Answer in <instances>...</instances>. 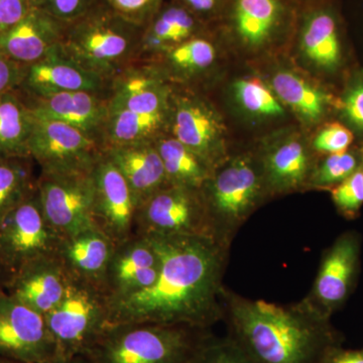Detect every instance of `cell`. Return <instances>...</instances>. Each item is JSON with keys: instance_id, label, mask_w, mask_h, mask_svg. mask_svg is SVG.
<instances>
[{"instance_id": "1", "label": "cell", "mask_w": 363, "mask_h": 363, "mask_svg": "<svg viewBox=\"0 0 363 363\" xmlns=\"http://www.w3.org/2000/svg\"><path fill=\"white\" fill-rule=\"evenodd\" d=\"M160 260L152 286L107 300V326L186 325L209 329L222 320L230 247L206 238L145 236Z\"/></svg>"}, {"instance_id": "2", "label": "cell", "mask_w": 363, "mask_h": 363, "mask_svg": "<svg viewBox=\"0 0 363 363\" xmlns=\"http://www.w3.org/2000/svg\"><path fill=\"white\" fill-rule=\"evenodd\" d=\"M230 340L252 363H324L336 350L330 318L303 298L293 304L252 300L224 289Z\"/></svg>"}, {"instance_id": "3", "label": "cell", "mask_w": 363, "mask_h": 363, "mask_svg": "<svg viewBox=\"0 0 363 363\" xmlns=\"http://www.w3.org/2000/svg\"><path fill=\"white\" fill-rule=\"evenodd\" d=\"M143 30L98 0L87 13L67 25L61 48L86 70L111 81L138 61Z\"/></svg>"}, {"instance_id": "4", "label": "cell", "mask_w": 363, "mask_h": 363, "mask_svg": "<svg viewBox=\"0 0 363 363\" xmlns=\"http://www.w3.org/2000/svg\"><path fill=\"white\" fill-rule=\"evenodd\" d=\"M210 336L186 325H111L85 353L98 363H197Z\"/></svg>"}, {"instance_id": "5", "label": "cell", "mask_w": 363, "mask_h": 363, "mask_svg": "<svg viewBox=\"0 0 363 363\" xmlns=\"http://www.w3.org/2000/svg\"><path fill=\"white\" fill-rule=\"evenodd\" d=\"M218 242L231 247L236 234L269 199L255 152L231 155L201 189Z\"/></svg>"}, {"instance_id": "6", "label": "cell", "mask_w": 363, "mask_h": 363, "mask_svg": "<svg viewBox=\"0 0 363 363\" xmlns=\"http://www.w3.org/2000/svg\"><path fill=\"white\" fill-rule=\"evenodd\" d=\"M293 40L310 68L339 88L358 63L351 57L352 39L342 0H316L301 6Z\"/></svg>"}, {"instance_id": "7", "label": "cell", "mask_w": 363, "mask_h": 363, "mask_svg": "<svg viewBox=\"0 0 363 363\" xmlns=\"http://www.w3.org/2000/svg\"><path fill=\"white\" fill-rule=\"evenodd\" d=\"M300 9L294 0H229L211 30L241 51L269 52L294 39Z\"/></svg>"}, {"instance_id": "8", "label": "cell", "mask_w": 363, "mask_h": 363, "mask_svg": "<svg viewBox=\"0 0 363 363\" xmlns=\"http://www.w3.org/2000/svg\"><path fill=\"white\" fill-rule=\"evenodd\" d=\"M57 348V357L68 360L87 352L107 326V297L95 286L72 279L65 297L45 315Z\"/></svg>"}, {"instance_id": "9", "label": "cell", "mask_w": 363, "mask_h": 363, "mask_svg": "<svg viewBox=\"0 0 363 363\" xmlns=\"http://www.w3.org/2000/svg\"><path fill=\"white\" fill-rule=\"evenodd\" d=\"M135 235L217 240L201 190L169 184L138 205Z\"/></svg>"}, {"instance_id": "10", "label": "cell", "mask_w": 363, "mask_h": 363, "mask_svg": "<svg viewBox=\"0 0 363 363\" xmlns=\"http://www.w3.org/2000/svg\"><path fill=\"white\" fill-rule=\"evenodd\" d=\"M168 133L213 169L231 156L223 119L212 102L200 91L174 87Z\"/></svg>"}, {"instance_id": "11", "label": "cell", "mask_w": 363, "mask_h": 363, "mask_svg": "<svg viewBox=\"0 0 363 363\" xmlns=\"http://www.w3.org/2000/svg\"><path fill=\"white\" fill-rule=\"evenodd\" d=\"M61 241L45 219L37 186L0 221V264L13 277L33 260L58 255Z\"/></svg>"}, {"instance_id": "12", "label": "cell", "mask_w": 363, "mask_h": 363, "mask_svg": "<svg viewBox=\"0 0 363 363\" xmlns=\"http://www.w3.org/2000/svg\"><path fill=\"white\" fill-rule=\"evenodd\" d=\"M45 219L61 240L93 228V171L40 173L37 181Z\"/></svg>"}, {"instance_id": "13", "label": "cell", "mask_w": 363, "mask_h": 363, "mask_svg": "<svg viewBox=\"0 0 363 363\" xmlns=\"http://www.w3.org/2000/svg\"><path fill=\"white\" fill-rule=\"evenodd\" d=\"M102 152L101 145L78 128L35 116L30 156L40 173L91 172Z\"/></svg>"}, {"instance_id": "14", "label": "cell", "mask_w": 363, "mask_h": 363, "mask_svg": "<svg viewBox=\"0 0 363 363\" xmlns=\"http://www.w3.org/2000/svg\"><path fill=\"white\" fill-rule=\"evenodd\" d=\"M362 238L355 231L340 234L325 250L311 291L304 298L313 309L331 318L350 298L359 274Z\"/></svg>"}, {"instance_id": "15", "label": "cell", "mask_w": 363, "mask_h": 363, "mask_svg": "<svg viewBox=\"0 0 363 363\" xmlns=\"http://www.w3.org/2000/svg\"><path fill=\"white\" fill-rule=\"evenodd\" d=\"M269 197L307 191L318 157L310 140L296 130L267 138L255 152Z\"/></svg>"}, {"instance_id": "16", "label": "cell", "mask_w": 363, "mask_h": 363, "mask_svg": "<svg viewBox=\"0 0 363 363\" xmlns=\"http://www.w3.org/2000/svg\"><path fill=\"white\" fill-rule=\"evenodd\" d=\"M0 357L21 363L56 359L57 348L44 315L0 291Z\"/></svg>"}, {"instance_id": "17", "label": "cell", "mask_w": 363, "mask_h": 363, "mask_svg": "<svg viewBox=\"0 0 363 363\" xmlns=\"http://www.w3.org/2000/svg\"><path fill=\"white\" fill-rule=\"evenodd\" d=\"M95 226L111 238L114 245L135 236V215L138 204L128 182L102 152L93 169Z\"/></svg>"}, {"instance_id": "18", "label": "cell", "mask_w": 363, "mask_h": 363, "mask_svg": "<svg viewBox=\"0 0 363 363\" xmlns=\"http://www.w3.org/2000/svg\"><path fill=\"white\" fill-rule=\"evenodd\" d=\"M173 89V85L152 62H135L109 81V112L169 111Z\"/></svg>"}, {"instance_id": "19", "label": "cell", "mask_w": 363, "mask_h": 363, "mask_svg": "<svg viewBox=\"0 0 363 363\" xmlns=\"http://www.w3.org/2000/svg\"><path fill=\"white\" fill-rule=\"evenodd\" d=\"M109 81L95 75L76 63L57 45L47 56L26 66L18 90L30 96H45L63 92L104 93L108 95Z\"/></svg>"}, {"instance_id": "20", "label": "cell", "mask_w": 363, "mask_h": 363, "mask_svg": "<svg viewBox=\"0 0 363 363\" xmlns=\"http://www.w3.org/2000/svg\"><path fill=\"white\" fill-rule=\"evenodd\" d=\"M21 93L33 116L69 124L96 140L102 147V136L109 116L108 95L88 91L45 96H30Z\"/></svg>"}, {"instance_id": "21", "label": "cell", "mask_w": 363, "mask_h": 363, "mask_svg": "<svg viewBox=\"0 0 363 363\" xmlns=\"http://www.w3.org/2000/svg\"><path fill=\"white\" fill-rule=\"evenodd\" d=\"M71 281L58 253L28 262L11 277L4 291L45 316L62 302Z\"/></svg>"}, {"instance_id": "22", "label": "cell", "mask_w": 363, "mask_h": 363, "mask_svg": "<svg viewBox=\"0 0 363 363\" xmlns=\"http://www.w3.org/2000/svg\"><path fill=\"white\" fill-rule=\"evenodd\" d=\"M220 49V40L210 30L147 62H152L174 87L200 91L218 63Z\"/></svg>"}, {"instance_id": "23", "label": "cell", "mask_w": 363, "mask_h": 363, "mask_svg": "<svg viewBox=\"0 0 363 363\" xmlns=\"http://www.w3.org/2000/svg\"><path fill=\"white\" fill-rule=\"evenodd\" d=\"M269 85L281 104L290 108L305 125H321L335 118L337 90L334 88L286 68L274 72Z\"/></svg>"}, {"instance_id": "24", "label": "cell", "mask_w": 363, "mask_h": 363, "mask_svg": "<svg viewBox=\"0 0 363 363\" xmlns=\"http://www.w3.org/2000/svg\"><path fill=\"white\" fill-rule=\"evenodd\" d=\"M160 260L149 238L133 236L116 245L107 269V300L138 292L156 281Z\"/></svg>"}, {"instance_id": "25", "label": "cell", "mask_w": 363, "mask_h": 363, "mask_svg": "<svg viewBox=\"0 0 363 363\" xmlns=\"http://www.w3.org/2000/svg\"><path fill=\"white\" fill-rule=\"evenodd\" d=\"M66 26L44 9L35 7L20 23L0 33V52L21 65H32L61 44Z\"/></svg>"}, {"instance_id": "26", "label": "cell", "mask_w": 363, "mask_h": 363, "mask_svg": "<svg viewBox=\"0 0 363 363\" xmlns=\"http://www.w3.org/2000/svg\"><path fill=\"white\" fill-rule=\"evenodd\" d=\"M114 247L111 238L93 227L62 240L59 257L72 279L95 286L106 295L107 269Z\"/></svg>"}, {"instance_id": "27", "label": "cell", "mask_w": 363, "mask_h": 363, "mask_svg": "<svg viewBox=\"0 0 363 363\" xmlns=\"http://www.w3.org/2000/svg\"><path fill=\"white\" fill-rule=\"evenodd\" d=\"M211 30L176 0H166L143 28L138 61H152L194 38Z\"/></svg>"}, {"instance_id": "28", "label": "cell", "mask_w": 363, "mask_h": 363, "mask_svg": "<svg viewBox=\"0 0 363 363\" xmlns=\"http://www.w3.org/2000/svg\"><path fill=\"white\" fill-rule=\"evenodd\" d=\"M104 152L128 182L138 207L150 196L168 185L156 143L106 147Z\"/></svg>"}, {"instance_id": "29", "label": "cell", "mask_w": 363, "mask_h": 363, "mask_svg": "<svg viewBox=\"0 0 363 363\" xmlns=\"http://www.w3.org/2000/svg\"><path fill=\"white\" fill-rule=\"evenodd\" d=\"M169 111L161 113L109 112L102 136V149L155 143L168 133Z\"/></svg>"}, {"instance_id": "30", "label": "cell", "mask_w": 363, "mask_h": 363, "mask_svg": "<svg viewBox=\"0 0 363 363\" xmlns=\"http://www.w3.org/2000/svg\"><path fill=\"white\" fill-rule=\"evenodd\" d=\"M35 116L20 90L0 97V157H28Z\"/></svg>"}, {"instance_id": "31", "label": "cell", "mask_w": 363, "mask_h": 363, "mask_svg": "<svg viewBox=\"0 0 363 363\" xmlns=\"http://www.w3.org/2000/svg\"><path fill=\"white\" fill-rule=\"evenodd\" d=\"M169 185L201 190L214 169L169 133L155 142Z\"/></svg>"}, {"instance_id": "32", "label": "cell", "mask_w": 363, "mask_h": 363, "mask_svg": "<svg viewBox=\"0 0 363 363\" xmlns=\"http://www.w3.org/2000/svg\"><path fill=\"white\" fill-rule=\"evenodd\" d=\"M32 157H0V221L37 188Z\"/></svg>"}, {"instance_id": "33", "label": "cell", "mask_w": 363, "mask_h": 363, "mask_svg": "<svg viewBox=\"0 0 363 363\" xmlns=\"http://www.w3.org/2000/svg\"><path fill=\"white\" fill-rule=\"evenodd\" d=\"M363 168V147L354 145L338 154L320 157L307 190L331 191Z\"/></svg>"}, {"instance_id": "34", "label": "cell", "mask_w": 363, "mask_h": 363, "mask_svg": "<svg viewBox=\"0 0 363 363\" xmlns=\"http://www.w3.org/2000/svg\"><path fill=\"white\" fill-rule=\"evenodd\" d=\"M233 96L243 112L257 118L285 116L286 108L274 91L257 77L238 79L233 85Z\"/></svg>"}, {"instance_id": "35", "label": "cell", "mask_w": 363, "mask_h": 363, "mask_svg": "<svg viewBox=\"0 0 363 363\" xmlns=\"http://www.w3.org/2000/svg\"><path fill=\"white\" fill-rule=\"evenodd\" d=\"M335 118L345 124L363 147V68L357 64L337 91Z\"/></svg>"}, {"instance_id": "36", "label": "cell", "mask_w": 363, "mask_h": 363, "mask_svg": "<svg viewBox=\"0 0 363 363\" xmlns=\"http://www.w3.org/2000/svg\"><path fill=\"white\" fill-rule=\"evenodd\" d=\"M310 145L313 152L320 157L350 150L355 145V138L345 124L332 118L320 125L314 138L310 140Z\"/></svg>"}, {"instance_id": "37", "label": "cell", "mask_w": 363, "mask_h": 363, "mask_svg": "<svg viewBox=\"0 0 363 363\" xmlns=\"http://www.w3.org/2000/svg\"><path fill=\"white\" fill-rule=\"evenodd\" d=\"M329 192L341 216L347 220L357 219L363 206V168Z\"/></svg>"}, {"instance_id": "38", "label": "cell", "mask_w": 363, "mask_h": 363, "mask_svg": "<svg viewBox=\"0 0 363 363\" xmlns=\"http://www.w3.org/2000/svg\"><path fill=\"white\" fill-rule=\"evenodd\" d=\"M125 20L145 28L166 0H100Z\"/></svg>"}, {"instance_id": "39", "label": "cell", "mask_w": 363, "mask_h": 363, "mask_svg": "<svg viewBox=\"0 0 363 363\" xmlns=\"http://www.w3.org/2000/svg\"><path fill=\"white\" fill-rule=\"evenodd\" d=\"M98 0H33L35 7L68 25L81 18L97 4Z\"/></svg>"}, {"instance_id": "40", "label": "cell", "mask_w": 363, "mask_h": 363, "mask_svg": "<svg viewBox=\"0 0 363 363\" xmlns=\"http://www.w3.org/2000/svg\"><path fill=\"white\" fill-rule=\"evenodd\" d=\"M197 363H252L230 340H218L210 336L200 353Z\"/></svg>"}, {"instance_id": "41", "label": "cell", "mask_w": 363, "mask_h": 363, "mask_svg": "<svg viewBox=\"0 0 363 363\" xmlns=\"http://www.w3.org/2000/svg\"><path fill=\"white\" fill-rule=\"evenodd\" d=\"M196 18L212 28L225 11L229 0H176Z\"/></svg>"}, {"instance_id": "42", "label": "cell", "mask_w": 363, "mask_h": 363, "mask_svg": "<svg viewBox=\"0 0 363 363\" xmlns=\"http://www.w3.org/2000/svg\"><path fill=\"white\" fill-rule=\"evenodd\" d=\"M35 7L33 0H0V33L20 23Z\"/></svg>"}, {"instance_id": "43", "label": "cell", "mask_w": 363, "mask_h": 363, "mask_svg": "<svg viewBox=\"0 0 363 363\" xmlns=\"http://www.w3.org/2000/svg\"><path fill=\"white\" fill-rule=\"evenodd\" d=\"M26 68L0 52V97L21 87Z\"/></svg>"}, {"instance_id": "44", "label": "cell", "mask_w": 363, "mask_h": 363, "mask_svg": "<svg viewBox=\"0 0 363 363\" xmlns=\"http://www.w3.org/2000/svg\"><path fill=\"white\" fill-rule=\"evenodd\" d=\"M342 4L351 37L359 38L363 45V0H342Z\"/></svg>"}, {"instance_id": "45", "label": "cell", "mask_w": 363, "mask_h": 363, "mask_svg": "<svg viewBox=\"0 0 363 363\" xmlns=\"http://www.w3.org/2000/svg\"><path fill=\"white\" fill-rule=\"evenodd\" d=\"M324 363H363V350L339 351L334 350Z\"/></svg>"}, {"instance_id": "46", "label": "cell", "mask_w": 363, "mask_h": 363, "mask_svg": "<svg viewBox=\"0 0 363 363\" xmlns=\"http://www.w3.org/2000/svg\"><path fill=\"white\" fill-rule=\"evenodd\" d=\"M67 363H98L96 360L93 359L90 355L82 353V354H77L75 357L66 360Z\"/></svg>"}, {"instance_id": "47", "label": "cell", "mask_w": 363, "mask_h": 363, "mask_svg": "<svg viewBox=\"0 0 363 363\" xmlns=\"http://www.w3.org/2000/svg\"><path fill=\"white\" fill-rule=\"evenodd\" d=\"M11 276L6 272V269L0 264V291L6 290L7 284Z\"/></svg>"}, {"instance_id": "48", "label": "cell", "mask_w": 363, "mask_h": 363, "mask_svg": "<svg viewBox=\"0 0 363 363\" xmlns=\"http://www.w3.org/2000/svg\"><path fill=\"white\" fill-rule=\"evenodd\" d=\"M294 1L297 2L298 6H305V4H310V2L316 1V0H294Z\"/></svg>"}, {"instance_id": "49", "label": "cell", "mask_w": 363, "mask_h": 363, "mask_svg": "<svg viewBox=\"0 0 363 363\" xmlns=\"http://www.w3.org/2000/svg\"><path fill=\"white\" fill-rule=\"evenodd\" d=\"M0 363H21L14 362V360L7 359V358L0 357Z\"/></svg>"}, {"instance_id": "50", "label": "cell", "mask_w": 363, "mask_h": 363, "mask_svg": "<svg viewBox=\"0 0 363 363\" xmlns=\"http://www.w3.org/2000/svg\"><path fill=\"white\" fill-rule=\"evenodd\" d=\"M45 363H67L66 360L60 359V358H56V359L51 360V362H48Z\"/></svg>"}]
</instances>
